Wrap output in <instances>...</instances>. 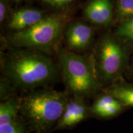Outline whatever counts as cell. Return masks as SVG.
<instances>
[{
    "label": "cell",
    "instance_id": "6da1fadb",
    "mask_svg": "<svg viewBox=\"0 0 133 133\" xmlns=\"http://www.w3.org/2000/svg\"><path fill=\"white\" fill-rule=\"evenodd\" d=\"M2 74L10 85L25 91L44 88L57 80L59 70L47 56L35 51L12 53L2 64Z\"/></svg>",
    "mask_w": 133,
    "mask_h": 133
},
{
    "label": "cell",
    "instance_id": "7a4b0ae2",
    "mask_svg": "<svg viewBox=\"0 0 133 133\" xmlns=\"http://www.w3.org/2000/svg\"><path fill=\"white\" fill-rule=\"evenodd\" d=\"M69 99L67 92L45 87L27 91L18 98L19 115L34 132H46L58 123Z\"/></svg>",
    "mask_w": 133,
    "mask_h": 133
},
{
    "label": "cell",
    "instance_id": "3957f363",
    "mask_svg": "<svg viewBox=\"0 0 133 133\" xmlns=\"http://www.w3.org/2000/svg\"><path fill=\"white\" fill-rule=\"evenodd\" d=\"M59 64L67 92L84 99L97 92L101 85L96 75L92 56H79L69 51L59 54Z\"/></svg>",
    "mask_w": 133,
    "mask_h": 133
},
{
    "label": "cell",
    "instance_id": "277c9868",
    "mask_svg": "<svg viewBox=\"0 0 133 133\" xmlns=\"http://www.w3.org/2000/svg\"><path fill=\"white\" fill-rule=\"evenodd\" d=\"M62 27L61 18L46 17L30 27L16 31L9 36V41L17 47L48 50L57 41Z\"/></svg>",
    "mask_w": 133,
    "mask_h": 133
},
{
    "label": "cell",
    "instance_id": "5b68a950",
    "mask_svg": "<svg viewBox=\"0 0 133 133\" xmlns=\"http://www.w3.org/2000/svg\"><path fill=\"white\" fill-rule=\"evenodd\" d=\"M92 59L96 75L102 84L112 82L121 76L126 65V56L118 42L105 36L100 41Z\"/></svg>",
    "mask_w": 133,
    "mask_h": 133
},
{
    "label": "cell",
    "instance_id": "8992f818",
    "mask_svg": "<svg viewBox=\"0 0 133 133\" xmlns=\"http://www.w3.org/2000/svg\"><path fill=\"white\" fill-rule=\"evenodd\" d=\"M90 113L84 99L73 96L69 99L61 118L57 123V128H63L75 125L84 120Z\"/></svg>",
    "mask_w": 133,
    "mask_h": 133
},
{
    "label": "cell",
    "instance_id": "52a82bcc",
    "mask_svg": "<svg viewBox=\"0 0 133 133\" xmlns=\"http://www.w3.org/2000/svg\"><path fill=\"white\" fill-rule=\"evenodd\" d=\"M94 31L92 27L82 22L71 24L65 33L66 42L71 49L83 50L92 42Z\"/></svg>",
    "mask_w": 133,
    "mask_h": 133
},
{
    "label": "cell",
    "instance_id": "ba28073f",
    "mask_svg": "<svg viewBox=\"0 0 133 133\" xmlns=\"http://www.w3.org/2000/svg\"><path fill=\"white\" fill-rule=\"evenodd\" d=\"M86 17L100 26H107L113 17L112 4L110 0H92L84 9Z\"/></svg>",
    "mask_w": 133,
    "mask_h": 133
},
{
    "label": "cell",
    "instance_id": "9c48e42d",
    "mask_svg": "<svg viewBox=\"0 0 133 133\" xmlns=\"http://www.w3.org/2000/svg\"><path fill=\"white\" fill-rule=\"evenodd\" d=\"M124 107L118 99L105 92L95 100L90 108V112L97 117L109 118L121 113Z\"/></svg>",
    "mask_w": 133,
    "mask_h": 133
},
{
    "label": "cell",
    "instance_id": "30bf717a",
    "mask_svg": "<svg viewBox=\"0 0 133 133\" xmlns=\"http://www.w3.org/2000/svg\"><path fill=\"white\" fill-rule=\"evenodd\" d=\"M43 18V14L38 10L22 9L12 14L8 26L16 31H21L30 27L40 21Z\"/></svg>",
    "mask_w": 133,
    "mask_h": 133
},
{
    "label": "cell",
    "instance_id": "8fae6325",
    "mask_svg": "<svg viewBox=\"0 0 133 133\" xmlns=\"http://www.w3.org/2000/svg\"><path fill=\"white\" fill-rule=\"evenodd\" d=\"M105 92L118 99L124 106L133 107V84L118 83L107 88Z\"/></svg>",
    "mask_w": 133,
    "mask_h": 133
},
{
    "label": "cell",
    "instance_id": "7c38bea8",
    "mask_svg": "<svg viewBox=\"0 0 133 133\" xmlns=\"http://www.w3.org/2000/svg\"><path fill=\"white\" fill-rule=\"evenodd\" d=\"M0 133H29L25 123L19 115L7 122L0 123Z\"/></svg>",
    "mask_w": 133,
    "mask_h": 133
},
{
    "label": "cell",
    "instance_id": "4fadbf2b",
    "mask_svg": "<svg viewBox=\"0 0 133 133\" xmlns=\"http://www.w3.org/2000/svg\"><path fill=\"white\" fill-rule=\"evenodd\" d=\"M116 35L126 40L133 41V17L125 20L116 30Z\"/></svg>",
    "mask_w": 133,
    "mask_h": 133
},
{
    "label": "cell",
    "instance_id": "5bb4252c",
    "mask_svg": "<svg viewBox=\"0 0 133 133\" xmlns=\"http://www.w3.org/2000/svg\"><path fill=\"white\" fill-rule=\"evenodd\" d=\"M117 12L122 19L126 20L133 17V0H118Z\"/></svg>",
    "mask_w": 133,
    "mask_h": 133
},
{
    "label": "cell",
    "instance_id": "9a60e30c",
    "mask_svg": "<svg viewBox=\"0 0 133 133\" xmlns=\"http://www.w3.org/2000/svg\"><path fill=\"white\" fill-rule=\"evenodd\" d=\"M42 1L46 4L54 7L62 8L73 2L74 0H42Z\"/></svg>",
    "mask_w": 133,
    "mask_h": 133
},
{
    "label": "cell",
    "instance_id": "2e32d148",
    "mask_svg": "<svg viewBox=\"0 0 133 133\" xmlns=\"http://www.w3.org/2000/svg\"><path fill=\"white\" fill-rule=\"evenodd\" d=\"M6 8L4 1L3 0H1L0 3V22H2L4 20L5 16H6Z\"/></svg>",
    "mask_w": 133,
    "mask_h": 133
}]
</instances>
